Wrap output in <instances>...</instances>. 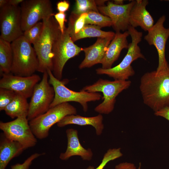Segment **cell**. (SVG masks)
<instances>
[{"instance_id":"7402d4cb","label":"cell","mask_w":169,"mask_h":169,"mask_svg":"<svg viewBox=\"0 0 169 169\" xmlns=\"http://www.w3.org/2000/svg\"><path fill=\"white\" fill-rule=\"evenodd\" d=\"M29 107L27 99L16 93L13 100L6 106L4 111L6 114L12 119L21 116L27 117Z\"/></svg>"},{"instance_id":"30bf717a","label":"cell","mask_w":169,"mask_h":169,"mask_svg":"<svg viewBox=\"0 0 169 169\" xmlns=\"http://www.w3.org/2000/svg\"><path fill=\"white\" fill-rule=\"evenodd\" d=\"M21 26L23 32L41 20L54 16L49 0H23L20 4Z\"/></svg>"},{"instance_id":"6da1fadb","label":"cell","mask_w":169,"mask_h":169,"mask_svg":"<svg viewBox=\"0 0 169 169\" xmlns=\"http://www.w3.org/2000/svg\"><path fill=\"white\" fill-rule=\"evenodd\" d=\"M140 90L144 103L155 112L169 107V65L144 74Z\"/></svg>"},{"instance_id":"5bb4252c","label":"cell","mask_w":169,"mask_h":169,"mask_svg":"<svg viewBox=\"0 0 169 169\" xmlns=\"http://www.w3.org/2000/svg\"><path fill=\"white\" fill-rule=\"evenodd\" d=\"M166 19L163 15L158 20L155 24L147 31L144 39L150 45L156 48L158 56V69L168 64L165 55L166 42L169 37V28H166L164 23Z\"/></svg>"},{"instance_id":"d4e9b609","label":"cell","mask_w":169,"mask_h":169,"mask_svg":"<svg viewBox=\"0 0 169 169\" xmlns=\"http://www.w3.org/2000/svg\"><path fill=\"white\" fill-rule=\"evenodd\" d=\"M87 15V13L79 15L71 12L67 28L70 37L78 33L83 28L85 24V19Z\"/></svg>"},{"instance_id":"e0dca14e","label":"cell","mask_w":169,"mask_h":169,"mask_svg":"<svg viewBox=\"0 0 169 169\" xmlns=\"http://www.w3.org/2000/svg\"><path fill=\"white\" fill-rule=\"evenodd\" d=\"M67 138V146L65 151L61 153L59 156L62 160L66 161L73 156H79L83 160L90 161L93 153L90 148L86 149L81 144L77 130L69 128L66 131Z\"/></svg>"},{"instance_id":"d590c367","label":"cell","mask_w":169,"mask_h":169,"mask_svg":"<svg viewBox=\"0 0 169 169\" xmlns=\"http://www.w3.org/2000/svg\"><path fill=\"white\" fill-rule=\"evenodd\" d=\"M23 0H8V5L12 6H18Z\"/></svg>"},{"instance_id":"2e32d148","label":"cell","mask_w":169,"mask_h":169,"mask_svg":"<svg viewBox=\"0 0 169 169\" xmlns=\"http://www.w3.org/2000/svg\"><path fill=\"white\" fill-rule=\"evenodd\" d=\"M114 37L98 38L96 42L89 47L82 48L85 58L79 67L80 69L90 68L99 63L101 64L107 47Z\"/></svg>"},{"instance_id":"9c48e42d","label":"cell","mask_w":169,"mask_h":169,"mask_svg":"<svg viewBox=\"0 0 169 169\" xmlns=\"http://www.w3.org/2000/svg\"><path fill=\"white\" fill-rule=\"evenodd\" d=\"M54 95V89L49 82L48 72H45L41 80L35 86L31 97L28 120L29 121L47 111Z\"/></svg>"},{"instance_id":"52a82bcc","label":"cell","mask_w":169,"mask_h":169,"mask_svg":"<svg viewBox=\"0 0 169 169\" xmlns=\"http://www.w3.org/2000/svg\"><path fill=\"white\" fill-rule=\"evenodd\" d=\"M76 108L68 102L63 103L50 108L47 111L29 121L35 137L41 140L47 138L50 128L65 116L76 115Z\"/></svg>"},{"instance_id":"7a4b0ae2","label":"cell","mask_w":169,"mask_h":169,"mask_svg":"<svg viewBox=\"0 0 169 169\" xmlns=\"http://www.w3.org/2000/svg\"><path fill=\"white\" fill-rule=\"evenodd\" d=\"M43 22L42 32L33 45L38 62L37 71L44 73L48 70L53 71V47L61 32L54 16L44 19Z\"/></svg>"},{"instance_id":"cb8c5ba5","label":"cell","mask_w":169,"mask_h":169,"mask_svg":"<svg viewBox=\"0 0 169 169\" xmlns=\"http://www.w3.org/2000/svg\"><path fill=\"white\" fill-rule=\"evenodd\" d=\"M13 59L11 43L0 38V71L1 75L10 73Z\"/></svg>"},{"instance_id":"f1b7e54d","label":"cell","mask_w":169,"mask_h":169,"mask_svg":"<svg viewBox=\"0 0 169 169\" xmlns=\"http://www.w3.org/2000/svg\"><path fill=\"white\" fill-rule=\"evenodd\" d=\"M122 156L123 154L121 152L120 148L109 149L104 154L101 162L96 168L89 166L86 169H103L109 162L119 158Z\"/></svg>"},{"instance_id":"f35d334b","label":"cell","mask_w":169,"mask_h":169,"mask_svg":"<svg viewBox=\"0 0 169 169\" xmlns=\"http://www.w3.org/2000/svg\"><path fill=\"white\" fill-rule=\"evenodd\" d=\"M124 1L123 0H115L113 3L117 5H122L124 4Z\"/></svg>"},{"instance_id":"603a6c76","label":"cell","mask_w":169,"mask_h":169,"mask_svg":"<svg viewBox=\"0 0 169 169\" xmlns=\"http://www.w3.org/2000/svg\"><path fill=\"white\" fill-rule=\"evenodd\" d=\"M101 27L94 25L85 24L78 33L70 36L74 42L77 40L86 38L97 37L106 38L114 37L115 33L112 31L101 30Z\"/></svg>"},{"instance_id":"4fadbf2b","label":"cell","mask_w":169,"mask_h":169,"mask_svg":"<svg viewBox=\"0 0 169 169\" xmlns=\"http://www.w3.org/2000/svg\"><path fill=\"white\" fill-rule=\"evenodd\" d=\"M0 79V88L13 91L27 99L31 97L35 86L40 81V76L34 74L28 76L3 74Z\"/></svg>"},{"instance_id":"ab89813d","label":"cell","mask_w":169,"mask_h":169,"mask_svg":"<svg viewBox=\"0 0 169 169\" xmlns=\"http://www.w3.org/2000/svg\"><path fill=\"white\" fill-rule=\"evenodd\" d=\"M168 1H169V0H167Z\"/></svg>"},{"instance_id":"484cf974","label":"cell","mask_w":169,"mask_h":169,"mask_svg":"<svg viewBox=\"0 0 169 169\" xmlns=\"http://www.w3.org/2000/svg\"><path fill=\"white\" fill-rule=\"evenodd\" d=\"M87 13V15L85 19V24L94 25L102 28L112 26V21L108 16L94 11Z\"/></svg>"},{"instance_id":"3957f363","label":"cell","mask_w":169,"mask_h":169,"mask_svg":"<svg viewBox=\"0 0 169 169\" xmlns=\"http://www.w3.org/2000/svg\"><path fill=\"white\" fill-rule=\"evenodd\" d=\"M127 31L131 36V42L129 44L127 52L122 60L117 66L109 69H96L97 74H106L115 79L127 80L130 77L132 76L135 73L131 65L132 62L138 58L145 59L138 45L141 40L142 33L131 26H129Z\"/></svg>"},{"instance_id":"44dd1931","label":"cell","mask_w":169,"mask_h":169,"mask_svg":"<svg viewBox=\"0 0 169 169\" xmlns=\"http://www.w3.org/2000/svg\"><path fill=\"white\" fill-rule=\"evenodd\" d=\"M103 121V117L101 114L91 117L72 115L65 116L57 123V125L59 127H63L70 124L81 126L90 125L95 128L96 134L100 136L102 133L104 128Z\"/></svg>"},{"instance_id":"ba28073f","label":"cell","mask_w":169,"mask_h":169,"mask_svg":"<svg viewBox=\"0 0 169 169\" xmlns=\"http://www.w3.org/2000/svg\"><path fill=\"white\" fill-rule=\"evenodd\" d=\"M82 51L72 40L66 28L55 41L53 49V74L59 80L62 77L64 66L69 59L78 55Z\"/></svg>"},{"instance_id":"9a60e30c","label":"cell","mask_w":169,"mask_h":169,"mask_svg":"<svg viewBox=\"0 0 169 169\" xmlns=\"http://www.w3.org/2000/svg\"><path fill=\"white\" fill-rule=\"evenodd\" d=\"M136 1L132 0L128 3L118 5L108 1L106 6H98V8L100 12L110 18L112 26L116 32L125 31L130 26V13Z\"/></svg>"},{"instance_id":"8992f818","label":"cell","mask_w":169,"mask_h":169,"mask_svg":"<svg viewBox=\"0 0 169 169\" xmlns=\"http://www.w3.org/2000/svg\"><path fill=\"white\" fill-rule=\"evenodd\" d=\"M131 83L128 80L110 81L100 79L93 84L84 87L81 90L90 93L102 92L103 101L94 110L100 114H108L114 110L117 96L128 89Z\"/></svg>"},{"instance_id":"d6986e66","label":"cell","mask_w":169,"mask_h":169,"mask_svg":"<svg viewBox=\"0 0 169 169\" xmlns=\"http://www.w3.org/2000/svg\"><path fill=\"white\" fill-rule=\"evenodd\" d=\"M148 4L147 0H136L130 13V26L134 28L140 27L145 31H148L153 26V19L146 9Z\"/></svg>"},{"instance_id":"e575fe53","label":"cell","mask_w":169,"mask_h":169,"mask_svg":"<svg viewBox=\"0 0 169 169\" xmlns=\"http://www.w3.org/2000/svg\"><path fill=\"white\" fill-rule=\"evenodd\" d=\"M154 114L156 116L163 117L169 121V107L164 108L155 112Z\"/></svg>"},{"instance_id":"f546056e","label":"cell","mask_w":169,"mask_h":169,"mask_svg":"<svg viewBox=\"0 0 169 169\" xmlns=\"http://www.w3.org/2000/svg\"><path fill=\"white\" fill-rule=\"evenodd\" d=\"M16 93L11 90L0 88V111L4 110L14 98Z\"/></svg>"},{"instance_id":"74e56055","label":"cell","mask_w":169,"mask_h":169,"mask_svg":"<svg viewBox=\"0 0 169 169\" xmlns=\"http://www.w3.org/2000/svg\"><path fill=\"white\" fill-rule=\"evenodd\" d=\"M8 0H0V8L8 5Z\"/></svg>"},{"instance_id":"4dcf8cb0","label":"cell","mask_w":169,"mask_h":169,"mask_svg":"<svg viewBox=\"0 0 169 169\" xmlns=\"http://www.w3.org/2000/svg\"><path fill=\"white\" fill-rule=\"evenodd\" d=\"M44 154L45 153H34L28 157L23 163H18L11 166V169H29L33 161L35 159Z\"/></svg>"},{"instance_id":"ffe728a7","label":"cell","mask_w":169,"mask_h":169,"mask_svg":"<svg viewBox=\"0 0 169 169\" xmlns=\"http://www.w3.org/2000/svg\"><path fill=\"white\" fill-rule=\"evenodd\" d=\"M25 149L19 142L11 140L0 134V169H5L10 161L20 155Z\"/></svg>"},{"instance_id":"8fae6325","label":"cell","mask_w":169,"mask_h":169,"mask_svg":"<svg viewBox=\"0 0 169 169\" xmlns=\"http://www.w3.org/2000/svg\"><path fill=\"white\" fill-rule=\"evenodd\" d=\"M0 129L8 139L21 144L25 150L35 146L37 138L32 131L27 117L21 116L7 122H0Z\"/></svg>"},{"instance_id":"ac0fdd59","label":"cell","mask_w":169,"mask_h":169,"mask_svg":"<svg viewBox=\"0 0 169 169\" xmlns=\"http://www.w3.org/2000/svg\"><path fill=\"white\" fill-rule=\"evenodd\" d=\"M129 35L128 31L123 33L116 32L101 61V68L105 69L111 68L113 64L118 59L122 50L128 49L129 44L127 38Z\"/></svg>"},{"instance_id":"277c9868","label":"cell","mask_w":169,"mask_h":169,"mask_svg":"<svg viewBox=\"0 0 169 169\" xmlns=\"http://www.w3.org/2000/svg\"><path fill=\"white\" fill-rule=\"evenodd\" d=\"M13 62L11 73L21 76H28L37 71L38 62L35 51L23 36L12 42Z\"/></svg>"},{"instance_id":"1f68e13d","label":"cell","mask_w":169,"mask_h":169,"mask_svg":"<svg viewBox=\"0 0 169 169\" xmlns=\"http://www.w3.org/2000/svg\"><path fill=\"white\" fill-rule=\"evenodd\" d=\"M54 16L58 24L61 33H63L66 28L64 23L67 21L65 13L59 12L54 14Z\"/></svg>"},{"instance_id":"7c38bea8","label":"cell","mask_w":169,"mask_h":169,"mask_svg":"<svg viewBox=\"0 0 169 169\" xmlns=\"http://www.w3.org/2000/svg\"><path fill=\"white\" fill-rule=\"evenodd\" d=\"M20 7L7 5L0 9V38L12 42L23 35Z\"/></svg>"},{"instance_id":"d6a6232c","label":"cell","mask_w":169,"mask_h":169,"mask_svg":"<svg viewBox=\"0 0 169 169\" xmlns=\"http://www.w3.org/2000/svg\"><path fill=\"white\" fill-rule=\"evenodd\" d=\"M141 163H139V167L138 169H141ZM136 167L135 164L133 163L127 162L120 163L115 166V169H136Z\"/></svg>"},{"instance_id":"8d00e7d4","label":"cell","mask_w":169,"mask_h":169,"mask_svg":"<svg viewBox=\"0 0 169 169\" xmlns=\"http://www.w3.org/2000/svg\"><path fill=\"white\" fill-rule=\"evenodd\" d=\"M95 1L96 5H98L99 7L104 6L105 2L108 1L106 0H95Z\"/></svg>"},{"instance_id":"4316f807","label":"cell","mask_w":169,"mask_h":169,"mask_svg":"<svg viewBox=\"0 0 169 169\" xmlns=\"http://www.w3.org/2000/svg\"><path fill=\"white\" fill-rule=\"evenodd\" d=\"M95 0H76L75 7L72 12L78 15L94 11L99 13Z\"/></svg>"},{"instance_id":"83f0119b","label":"cell","mask_w":169,"mask_h":169,"mask_svg":"<svg viewBox=\"0 0 169 169\" xmlns=\"http://www.w3.org/2000/svg\"><path fill=\"white\" fill-rule=\"evenodd\" d=\"M43 27V22H39L23 32V36L30 43L33 44L41 34Z\"/></svg>"},{"instance_id":"5b68a950","label":"cell","mask_w":169,"mask_h":169,"mask_svg":"<svg viewBox=\"0 0 169 169\" xmlns=\"http://www.w3.org/2000/svg\"><path fill=\"white\" fill-rule=\"evenodd\" d=\"M47 72L49 82L53 87L55 92L54 98L50 108L63 103L73 101L79 103L84 111L86 112L88 109V102L99 100L101 98V95L97 92L90 93L82 90L76 92L71 90L65 86L68 82L67 79L59 80L54 76L51 70H48Z\"/></svg>"},{"instance_id":"836d02e7","label":"cell","mask_w":169,"mask_h":169,"mask_svg":"<svg viewBox=\"0 0 169 169\" xmlns=\"http://www.w3.org/2000/svg\"><path fill=\"white\" fill-rule=\"evenodd\" d=\"M69 7V2L66 0L59 2L57 4V8L59 12L65 13Z\"/></svg>"}]
</instances>
